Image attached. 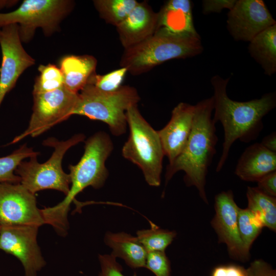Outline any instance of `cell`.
Wrapping results in <instances>:
<instances>
[{"instance_id":"obj_6","label":"cell","mask_w":276,"mask_h":276,"mask_svg":"<svg viewBox=\"0 0 276 276\" xmlns=\"http://www.w3.org/2000/svg\"><path fill=\"white\" fill-rule=\"evenodd\" d=\"M126 118L129 134L122 147V156L141 169L149 185L158 187L165 155L157 131L144 118L137 105L127 110Z\"/></svg>"},{"instance_id":"obj_22","label":"cell","mask_w":276,"mask_h":276,"mask_svg":"<svg viewBox=\"0 0 276 276\" xmlns=\"http://www.w3.org/2000/svg\"><path fill=\"white\" fill-rule=\"evenodd\" d=\"M248 209L261 221L264 226L276 231V198L269 196L257 187H248Z\"/></svg>"},{"instance_id":"obj_29","label":"cell","mask_w":276,"mask_h":276,"mask_svg":"<svg viewBox=\"0 0 276 276\" xmlns=\"http://www.w3.org/2000/svg\"><path fill=\"white\" fill-rule=\"evenodd\" d=\"M145 267L155 276H171L170 262L165 251L148 252Z\"/></svg>"},{"instance_id":"obj_26","label":"cell","mask_w":276,"mask_h":276,"mask_svg":"<svg viewBox=\"0 0 276 276\" xmlns=\"http://www.w3.org/2000/svg\"><path fill=\"white\" fill-rule=\"evenodd\" d=\"M238 225L239 234L246 251L261 233L264 225L258 217L249 209L239 208Z\"/></svg>"},{"instance_id":"obj_2","label":"cell","mask_w":276,"mask_h":276,"mask_svg":"<svg viewBox=\"0 0 276 276\" xmlns=\"http://www.w3.org/2000/svg\"><path fill=\"white\" fill-rule=\"evenodd\" d=\"M213 109L212 97L195 105L192 127L188 142L179 155L167 166L165 174L167 183L176 173L183 171L186 185L195 187L206 204V176L216 153L218 142L215 123L212 118Z\"/></svg>"},{"instance_id":"obj_4","label":"cell","mask_w":276,"mask_h":276,"mask_svg":"<svg viewBox=\"0 0 276 276\" xmlns=\"http://www.w3.org/2000/svg\"><path fill=\"white\" fill-rule=\"evenodd\" d=\"M202 51L198 34H175L158 29L145 40L124 49L120 65L136 76L147 73L166 61L192 57Z\"/></svg>"},{"instance_id":"obj_37","label":"cell","mask_w":276,"mask_h":276,"mask_svg":"<svg viewBox=\"0 0 276 276\" xmlns=\"http://www.w3.org/2000/svg\"><path fill=\"white\" fill-rule=\"evenodd\" d=\"M248 270H249V269H248ZM249 272H250V271H249ZM250 276H252V275H251L250 272Z\"/></svg>"},{"instance_id":"obj_34","label":"cell","mask_w":276,"mask_h":276,"mask_svg":"<svg viewBox=\"0 0 276 276\" xmlns=\"http://www.w3.org/2000/svg\"><path fill=\"white\" fill-rule=\"evenodd\" d=\"M257 183L258 190L269 196L276 198V171L265 176Z\"/></svg>"},{"instance_id":"obj_36","label":"cell","mask_w":276,"mask_h":276,"mask_svg":"<svg viewBox=\"0 0 276 276\" xmlns=\"http://www.w3.org/2000/svg\"><path fill=\"white\" fill-rule=\"evenodd\" d=\"M17 0H0V10L4 8H9L16 5Z\"/></svg>"},{"instance_id":"obj_38","label":"cell","mask_w":276,"mask_h":276,"mask_svg":"<svg viewBox=\"0 0 276 276\" xmlns=\"http://www.w3.org/2000/svg\"><path fill=\"white\" fill-rule=\"evenodd\" d=\"M0 227H1V226H0Z\"/></svg>"},{"instance_id":"obj_32","label":"cell","mask_w":276,"mask_h":276,"mask_svg":"<svg viewBox=\"0 0 276 276\" xmlns=\"http://www.w3.org/2000/svg\"><path fill=\"white\" fill-rule=\"evenodd\" d=\"M237 0H204L202 1V12L208 14L220 12L224 9H232Z\"/></svg>"},{"instance_id":"obj_24","label":"cell","mask_w":276,"mask_h":276,"mask_svg":"<svg viewBox=\"0 0 276 276\" xmlns=\"http://www.w3.org/2000/svg\"><path fill=\"white\" fill-rule=\"evenodd\" d=\"M150 229L138 231L137 238L147 252L165 251L176 235L175 231L159 228L150 222Z\"/></svg>"},{"instance_id":"obj_28","label":"cell","mask_w":276,"mask_h":276,"mask_svg":"<svg viewBox=\"0 0 276 276\" xmlns=\"http://www.w3.org/2000/svg\"><path fill=\"white\" fill-rule=\"evenodd\" d=\"M127 72L126 68L121 67L104 75L96 74L91 77L88 84L104 91H113L122 86Z\"/></svg>"},{"instance_id":"obj_23","label":"cell","mask_w":276,"mask_h":276,"mask_svg":"<svg viewBox=\"0 0 276 276\" xmlns=\"http://www.w3.org/2000/svg\"><path fill=\"white\" fill-rule=\"evenodd\" d=\"M94 6L100 17L116 27L122 22L137 5L136 0H95Z\"/></svg>"},{"instance_id":"obj_14","label":"cell","mask_w":276,"mask_h":276,"mask_svg":"<svg viewBox=\"0 0 276 276\" xmlns=\"http://www.w3.org/2000/svg\"><path fill=\"white\" fill-rule=\"evenodd\" d=\"M275 20L262 0H237L227 14V28L237 41H251Z\"/></svg>"},{"instance_id":"obj_17","label":"cell","mask_w":276,"mask_h":276,"mask_svg":"<svg viewBox=\"0 0 276 276\" xmlns=\"http://www.w3.org/2000/svg\"><path fill=\"white\" fill-rule=\"evenodd\" d=\"M276 171V153L260 143L246 148L239 158L235 174L241 180L257 182L267 174Z\"/></svg>"},{"instance_id":"obj_21","label":"cell","mask_w":276,"mask_h":276,"mask_svg":"<svg viewBox=\"0 0 276 276\" xmlns=\"http://www.w3.org/2000/svg\"><path fill=\"white\" fill-rule=\"evenodd\" d=\"M248 51L266 75L270 76L274 74L276 72V24L266 29L250 41Z\"/></svg>"},{"instance_id":"obj_30","label":"cell","mask_w":276,"mask_h":276,"mask_svg":"<svg viewBox=\"0 0 276 276\" xmlns=\"http://www.w3.org/2000/svg\"><path fill=\"white\" fill-rule=\"evenodd\" d=\"M100 271L98 276H125L123 273L122 266L116 258L110 255H99ZM132 276H137L135 273Z\"/></svg>"},{"instance_id":"obj_31","label":"cell","mask_w":276,"mask_h":276,"mask_svg":"<svg viewBox=\"0 0 276 276\" xmlns=\"http://www.w3.org/2000/svg\"><path fill=\"white\" fill-rule=\"evenodd\" d=\"M247 268L236 264L220 265L215 267L210 276H250Z\"/></svg>"},{"instance_id":"obj_1","label":"cell","mask_w":276,"mask_h":276,"mask_svg":"<svg viewBox=\"0 0 276 276\" xmlns=\"http://www.w3.org/2000/svg\"><path fill=\"white\" fill-rule=\"evenodd\" d=\"M229 80L218 75L213 76L211 80L214 89L213 121L215 124L220 121L224 130L222 152L216 172L222 169L231 147L237 140L249 143L258 137L263 127L262 119L276 105L274 93L245 102L231 99L226 93Z\"/></svg>"},{"instance_id":"obj_11","label":"cell","mask_w":276,"mask_h":276,"mask_svg":"<svg viewBox=\"0 0 276 276\" xmlns=\"http://www.w3.org/2000/svg\"><path fill=\"white\" fill-rule=\"evenodd\" d=\"M45 224L35 194L20 183H0V226Z\"/></svg>"},{"instance_id":"obj_7","label":"cell","mask_w":276,"mask_h":276,"mask_svg":"<svg viewBox=\"0 0 276 276\" xmlns=\"http://www.w3.org/2000/svg\"><path fill=\"white\" fill-rule=\"evenodd\" d=\"M85 137L83 134L79 133L64 141L53 137L44 141V146L54 148L51 156L42 164L38 162L37 155L30 157L28 161H22L15 172L20 177V183L34 194L43 190L53 189L67 195L71 179L69 174L62 169V161L66 152L83 141Z\"/></svg>"},{"instance_id":"obj_19","label":"cell","mask_w":276,"mask_h":276,"mask_svg":"<svg viewBox=\"0 0 276 276\" xmlns=\"http://www.w3.org/2000/svg\"><path fill=\"white\" fill-rule=\"evenodd\" d=\"M59 64L64 86L74 93H79L96 74L97 60L91 55H67Z\"/></svg>"},{"instance_id":"obj_20","label":"cell","mask_w":276,"mask_h":276,"mask_svg":"<svg viewBox=\"0 0 276 276\" xmlns=\"http://www.w3.org/2000/svg\"><path fill=\"white\" fill-rule=\"evenodd\" d=\"M104 241L112 249L111 255L124 260L129 267L133 269L145 267L148 252L136 237L124 232H108Z\"/></svg>"},{"instance_id":"obj_27","label":"cell","mask_w":276,"mask_h":276,"mask_svg":"<svg viewBox=\"0 0 276 276\" xmlns=\"http://www.w3.org/2000/svg\"><path fill=\"white\" fill-rule=\"evenodd\" d=\"M38 70L39 75L35 81L33 94L52 91L64 85L62 72L56 65H40Z\"/></svg>"},{"instance_id":"obj_15","label":"cell","mask_w":276,"mask_h":276,"mask_svg":"<svg viewBox=\"0 0 276 276\" xmlns=\"http://www.w3.org/2000/svg\"><path fill=\"white\" fill-rule=\"evenodd\" d=\"M195 105L181 102L172 110L169 122L157 131L164 153L171 164L185 148L193 124Z\"/></svg>"},{"instance_id":"obj_12","label":"cell","mask_w":276,"mask_h":276,"mask_svg":"<svg viewBox=\"0 0 276 276\" xmlns=\"http://www.w3.org/2000/svg\"><path fill=\"white\" fill-rule=\"evenodd\" d=\"M2 60L0 67V106L6 95L15 86L22 73L35 64L23 48L18 26L10 24L0 27Z\"/></svg>"},{"instance_id":"obj_8","label":"cell","mask_w":276,"mask_h":276,"mask_svg":"<svg viewBox=\"0 0 276 276\" xmlns=\"http://www.w3.org/2000/svg\"><path fill=\"white\" fill-rule=\"evenodd\" d=\"M73 7V2L68 0H25L14 11L0 12V27L17 24L21 42H28L37 28H41L47 36L58 30Z\"/></svg>"},{"instance_id":"obj_3","label":"cell","mask_w":276,"mask_h":276,"mask_svg":"<svg viewBox=\"0 0 276 276\" xmlns=\"http://www.w3.org/2000/svg\"><path fill=\"white\" fill-rule=\"evenodd\" d=\"M113 149L111 139L104 132H98L89 137L79 162L69 166L71 187L67 195L55 206L41 209L45 224L52 225L59 235L64 236L67 233V214L75 197L89 186L99 189L104 185L108 176L105 163Z\"/></svg>"},{"instance_id":"obj_10","label":"cell","mask_w":276,"mask_h":276,"mask_svg":"<svg viewBox=\"0 0 276 276\" xmlns=\"http://www.w3.org/2000/svg\"><path fill=\"white\" fill-rule=\"evenodd\" d=\"M38 228L26 225L0 227V250L14 256L21 262L25 276H37L46 264L37 241Z\"/></svg>"},{"instance_id":"obj_33","label":"cell","mask_w":276,"mask_h":276,"mask_svg":"<svg viewBox=\"0 0 276 276\" xmlns=\"http://www.w3.org/2000/svg\"><path fill=\"white\" fill-rule=\"evenodd\" d=\"M248 268L252 276H276L275 269L262 259L254 261Z\"/></svg>"},{"instance_id":"obj_35","label":"cell","mask_w":276,"mask_h":276,"mask_svg":"<svg viewBox=\"0 0 276 276\" xmlns=\"http://www.w3.org/2000/svg\"><path fill=\"white\" fill-rule=\"evenodd\" d=\"M260 143L268 150L276 153L275 132H272L264 137Z\"/></svg>"},{"instance_id":"obj_9","label":"cell","mask_w":276,"mask_h":276,"mask_svg":"<svg viewBox=\"0 0 276 276\" xmlns=\"http://www.w3.org/2000/svg\"><path fill=\"white\" fill-rule=\"evenodd\" d=\"M33 95V112L28 128L7 145L27 136H37L73 115L78 98L64 85L52 91Z\"/></svg>"},{"instance_id":"obj_16","label":"cell","mask_w":276,"mask_h":276,"mask_svg":"<svg viewBox=\"0 0 276 276\" xmlns=\"http://www.w3.org/2000/svg\"><path fill=\"white\" fill-rule=\"evenodd\" d=\"M158 14L146 2H139L126 18L116 27L124 49L145 40L156 31Z\"/></svg>"},{"instance_id":"obj_5","label":"cell","mask_w":276,"mask_h":276,"mask_svg":"<svg viewBox=\"0 0 276 276\" xmlns=\"http://www.w3.org/2000/svg\"><path fill=\"white\" fill-rule=\"evenodd\" d=\"M140 100L137 90L132 86L122 85L115 91L106 92L87 84L78 93L73 115L103 122L113 135L120 136L126 132L128 126L127 110L137 105Z\"/></svg>"},{"instance_id":"obj_18","label":"cell","mask_w":276,"mask_h":276,"mask_svg":"<svg viewBox=\"0 0 276 276\" xmlns=\"http://www.w3.org/2000/svg\"><path fill=\"white\" fill-rule=\"evenodd\" d=\"M192 3L190 0H170L157 13V30L175 34H197L194 25Z\"/></svg>"},{"instance_id":"obj_13","label":"cell","mask_w":276,"mask_h":276,"mask_svg":"<svg viewBox=\"0 0 276 276\" xmlns=\"http://www.w3.org/2000/svg\"><path fill=\"white\" fill-rule=\"evenodd\" d=\"M239 208L231 190L218 193L215 197V214L211 225L219 242L226 245L230 257L246 262L250 259V253L245 249L238 230Z\"/></svg>"},{"instance_id":"obj_25","label":"cell","mask_w":276,"mask_h":276,"mask_svg":"<svg viewBox=\"0 0 276 276\" xmlns=\"http://www.w3.org/2000/svg\"><path fill=\"white\" fill-rule=\"evenodd\" d=\"M38 154L25 144L11 154L0 157V183H20V177L14 173L17 167L25 158Z\"/></svg>"}]
</instances>
